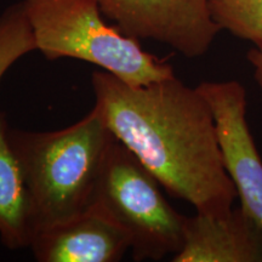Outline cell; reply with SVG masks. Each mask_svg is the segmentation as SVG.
<instances>
[{"label": "cell", "instance_id": "6da1fadb", "mask_svg": "<svg viewBox=\"0 0 262 262\" xmlns=\"http://www.w3.org/2000/svg\"><path fill=\"white\" fill-rule=\"evenodd\" d=\"M95 108L117 140L158 182L202 214L233 208L237 191L226 171L214 116L196 88L176 77L130 85L104 71L91 77Z\"/></svg>", "mask_w": 262, "mask_h": 262}, {"label": "cell", "instance_id": "7a4b0ae2", "mask_svg": "<svg viewBox=\"0 0 262 262\" xmlns=\"http://www.w3.org/2000/svg\"><path fill=\"white\" fill-rule=\"evenodd\" d=\"M9 139L24 173L38 231L89 210L116 140L96 108L61 130L10 127Z\"/></svg>", "mask_w": 262, "mask_h": 262}, {"label": "cell", "instance_id": "3957f363", "mask_svg": "<svg viewBox=\"0 0 262 262\" xmlns=\"http://www.w3.org/2000/svg\"><path fill=\"white\" fill-rule=\"evenodd\" d=\"M37 51L47 60L75 58L130 85L175 77L172 66L103 19L97 0H22Z\"/></svg>", "mask_w": 262, "mask_h": 262}, {"label": "cell", "instance_id": "277c9868", "mask_svg": "<svg viewBox=\"0 0 262 262\" xmlns=\"http://www.w3.org/2000/svg\"><path fill=\"white\" fill-rule=\"evenodd\" d=\"M152 172L119 140H114L93 203L130 239L135 261H159L182 247L186 216L164 198Z\"/></svg>", "mask_w": 262, "mask_h": 262}, {"label": "cell", "instance_id": "5b68a950", "mask_svg": "<svg viewBox=\"0 0 262 262\" xmlns=\"http://www.w3.org/2000/svg\"><path fill=\"white\" fill-rule=\"evenodd\" d=\"M101 11L129 37L153 39L183 56L208 52L221 31L210 0H97Z\"/></svg>", "mask_w": 262, "mask_h": 262}, {"label": "cell", "instance_id": "8992f818", "mask_svg": "<svg viewBox=\"0 0 262 262\" xmlns=\"http://www.w3.org/2000/svg\"><path fill=\"white\" fill-rule=\"evenodd\" d=\"M214 116L226 171L241 206L262 231V159L247 122V91L237 80L196 85Z\"/></svg>", "mask_w": 262, "mask_h": 262}, {"label": "cell", "instance_id": "52a82bcc", "mask_svg": "<svg viewBox=\"0 0 262 262\" xmlns=\"http://www.w3.org/2000/svg\"><path fill=\"white\" fill-rule=\"evenodd\" d=\"M130 247L125 232L91 206L73 219L38 231L31 249L39 262H117Z\"/></svg>", "mask_w": 262, "mask_h": 262}, {"label": "cell", "instance_id": "ba28073f", "mask_svg": "<svg viewBox=\"0 0 262 262\" xmlns=\"http://www.w3.org/2000/svg\"><path fill=\"white\" fill-rule=\"evenodd\" d=\"M173 262H262V231L242 206L224 214L186 216Z\"/></svg>", "mask_w": 262, "mask_h": 262}, {"label": "cell", "instance_id": "9c48e42d", "mask_svg": "<svg viewBox=\"0 0 262 262\" xmlns=\"http://www.w3.org/2000/svg\"><path fill=\"white\" fill-rule=\"evenodd\" d=\"M9 130L6 114L0 111V239L4 247L17 250L31 248L38 228Z\"/></svg>", "mask_w": 262, "mask_h": 262}, {"label": "cell", "instance_id": "30bf717a", "mask_svg": "<svg viewBox=\"0 0 262 262\" xmlns=\"http://www.w3.org/2000/svg\"><path fill=\"white\" fill-rule=\"evenodd\" d=\"M32 51H37V45L25 4L16 3L0 14V81L19 58Z\"/></svg>", "mask_w": 262, "mask_h": 262}, {"label": "cell", "instance_id": "8fae6325", "mask_svg": "<svg viewBox=\"0 0 262 262\" xmlns=\"http://www.w3.org/2000/svg\"><path fill=\"white\" fill-rule=\"evenodd\" d=\"M210 12L221 31L262 44V0H210Z\"/></svg>", "mask_w": 262, "mask_h": 262}, {"label": "cell", "instance_id": "7c38bea8", "mask_svg": "<svg viewBox=\"0 0 262 262\" xmlns=\"http://www.w3.org/2000/svg\"><path fill=\"white\" fill-rule=\"evenodd\" d=\"M247 58L253 67V77L258 89L262 91V44L255 45L248 51Z\"/></svg>", "mask_w": 262, "mask_h": 262}]
</instances>
